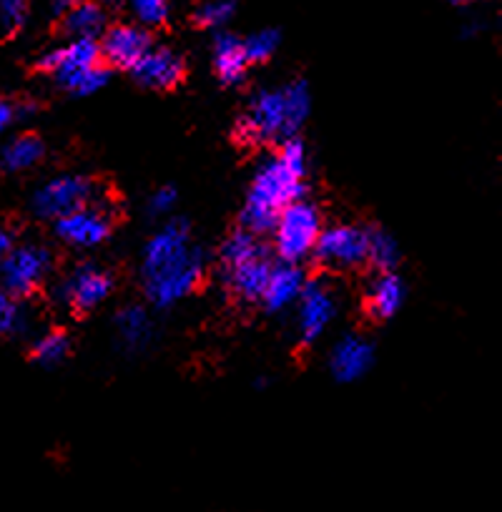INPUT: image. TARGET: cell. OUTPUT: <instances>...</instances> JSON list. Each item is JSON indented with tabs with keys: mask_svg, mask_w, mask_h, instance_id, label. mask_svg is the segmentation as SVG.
<instances>
[{
	"mask_svg": "<svg viewBox=\"0 0 502 512\" xmlns=\"http://www.w3.org/2000/svg\"><path fill=\"white\" fill-rule=\"evenodd\" d=\"M312 111V93L304 81L262 91L251 98L249 108L236 123V139L249 146H267L299 134Z\"/></svg>",
	"mask_w": 502,
	"mask_h": 512,
	"instance_id": "3",
	"label": "cell"
},
{
	"mask_svg": "<svg viewBox=\"0 0 502 512\" xmlns=\"http://www.w3.org/2000/svg\"><path fill=\"white\" fill-rule=\"evenodd\" d=\"M63 31L73 38H96L108 28L106 8L98 0H76L61 16Z\"/></svg>",
	"mask_w": 502,
	"mask_h": 512,
	"instance_id": "19",
	"label": "cell"
},
{
	"mask_svg": "<svg viewBox=\"0 0 502 512\" xmlns=\"http://www.w3.org/2000/svg\"><path fill=\"white\" fill-rule=\"evenodd\" d=\"M299 304V334L302 342L312 344L327 332L337 314V299L329 284L324 279H307L302 294L297 299Z\"/></svg>",
	"mask_w": 502,
	"mask_h": 512,
	"instance_id": "12",
	"label": "cell"
},
{
	"mask_svg": "<svg viewBox=\"0 0 502 512\" xmlns=\"http://www.w3.org/2000/svg\"><path fill=\"white\" fill-rule=\"evenodd\" d=\"M151 46L154 43H151L149 31L139 23H116V26L106 28L98 41L101 61L113 68H121V71H131Z\"/></svg>",
	"mask_w": 502,
	"mask_h": 512,
	"instance_id": "11",
	"label": "cell"
},
{
	"mask_svg": "<svg viewBox=\"0 0 502 512\" xmlns=\"http://www.w3.org/2000/svg\"><path fill=\"white\" fill-rule=\"evenodd\" d=\"M236 16V0H199L194 8V23L206 31H221Z\"/></svg>",
	"mask_w": 502,
	"mask_h": 512,
	"instance_id": "23",
	"label": "cell"
},
{
	"mask_svg": "<svg viewBox=\"0 0 502 512\" xmlns=\"http://www.w3.org/2000/svg\"><path fill=\"white\" fill-rule=\"evenodd\" d=\"M136 21L144 28L164 26L171 11V0H129Z\"/></svg>",
	"mask_w": 502,
	"mask_h": 512,
	"instance_id": "27",
	"label": "cell"
},
{
	"mask_svg": "<svg viewBox=\"0 0 502 512\" xmlns=\"http://www.w3.org/2000/svg\"><path fill=\"white\" fill-rule=\"evenodd\" d=\"M307 146L292 136L282 141V149L274 159L264 161L251 179L244 209H241V229L257 236L272 234L277 216L292 201L302 199L307 191Z\"/></svg>",
	"mask_w": 502,
	"mask_h": 512,
	"instance_id": "2",
	"label": "cell"
},
{
	"mask_svg": "<svg viewBox=\"0 0 502 512\" xmlns=\"http://www.w3.org/2000/svg\"><path fill=\"white\" fill-rule=\"evenodd\" d=\"M116 332L126 352H141V349L149 347L151 337H154V324H151L144 307L131 304L116 314Z\"/></svg>",
	"mask_w": 502,
	"mask_h": 512,
	"instance_id": "20",
	"label": "cell"
},
{
	"mask_svg": "<svg viewBox=\"0 0 502 512\" xmlns=\"http://www.w3.org/2000/svg\"><path fill=\"white\" fill-rule=\"evenodd\" d=\"M452 6H467V3H472V0H450Z\"/></svg>",
	"mask_w": 502,
	"mask_h": 512,
	"instance_id": "34",
	"label": "cell"
},
{
	"mask_svg": "<svg viewBox=\"0 0 502 512\" xmlns=\"http://www.w3.org/2000/svg\"><path fill=\"white\" fill-rule=\"evenodd\" d=\"M73 3H76V0H51L53 16H58V18L66 16V11L73 6Z\"/></svg>",
	"mask_w": 502,
	"mask_h": 512,
	"instance_id": "33",
	"label": "cell"
},
{
	"mask_svg": "<svg viewBox=\"0 0 502 512\" xmlns=\"http://www.w3.org/2000/svg\"><path fill=\"white\" fill-rule=\"evenodd\" d=\"M407 297L405 282L395 272H380L377 279L369 284L367 292V312L374 319H392L402 309Z\"/></svg>",
	"mask_w": 502,
	"mask_h": 512,
	"instance_id": "18",
	"label": "cell"
},
{
	"mask_svg": "<svg viewBox=\"0 0 502 512\" xmlns=\"http://www.w3.org/2000/svg\"><path fill=\"white\" fill-rule=\"evenodd\" d=\"M96 199H101L96 181L81 174H66L58 176V179H51L36 191V196H33V211L41 219L56 221L58 216L71 214V211L81 209V206L91 204Z\"/></svg>",
	"mask_w": 502,
	"mask_h": 512,
	"instance_id": "7",
	"label": "cell"
},
{
	"mask_svg": "<svg viewBox=\"0 0 502 512\" xmlns=\"http://www.w3.org/2000/svg\"><path fill=\"white\" fill-rule=\"evenodd\" d=\"M113 292V274L98 264H81L73 269L58 287V297L68 304V309L83 314L101 307Z\"/></svg>",
	"mask_w": 502,
	"mask_h": 512,
	"instance_id": "10",
	"label": "cell"
},
{
	"mask_svg": "<svg viewBox=\"0 0 502 512\" xmlns=\"http://www.w3.org/2000/svg\"><path fill=\"white\" fill-rule=\"evenodd\" d=\"M219 267L231 297L251 304L262 299L274 262L269 259V249L262 236L239 229L221 246Z\"/></svg>",
	"mask_w": 502,
	"mask_h": 512,
	"instance_id": "4",
	"label": "cell"
},
{
	"mask_svg": "<svg viewBox=\"0 0 502 512\" xmlns=\"http://www.w3.org/2000/svg\"><path fill=\"white\" fill-rule=\"evenodd\" d=\"M400 244L392 234L385 229H367V262L372 264L377 272H395L400 264Z\"/></svg>",
	"mask_w": 502,
	"mask_h": 512,
	"instance_id": "22",
	"label": "cell"
},
{
	"mask_svg": "<svg viewBox=\"0 0 502 512\" xmlns=\"http://www.w3.org/2000/svg\"><path fill=\"white\" fill-rule=\"evenodd\" d=\"M304 282H307V274H304L302 264H274L259 302L264 304L267 312H284V309H289L292 304H297L299 294H302L304 289Z\"/></svg>",
	"mask_w": 502,
	"mask_h": 512,
	"instance_id": "15",
	"label": "cell"
},
{
	"mask_svg": "<svg viewBox=\"0 0 502 512\" xmlns=\"http://www.w3.org/2000/svg\"><path fill=\"white\" fill-rule=\"evenodd\" d=\"M106 3H121V0H106Z\"/></svg>",
	"mask_w": 502,
	"mask_h": 512,
	"instance_id": "35",
	"label": "cell"
},
{
	"mask_svg": "<svg viewBox=\"0 0 502 512\" xmlns=\"http://www.w3.org/2000/svg\"><path fill=\"white\" fill-rule=\"evenodd\" d=\"M43 156H46V144L38 136L23 134L0 149V169L11 171V174L26 171L36 166Z\"/></svg>",
	"mask_w": 502,
	"mask_h": 512,
	"instance_id": "21",
	"label": "cell"
},
{
	"mask_svg": "<svg viewBox=\"0 0 502 512\" xmlns=\"http://www.w3.org/2000/svg\"><path fill=\"white\" fill-rule=\"evenodd\" d=\"M71 352V339L61 329H53V332L43 334L36 344H33V359L43 367H56Z\"/></svg>",
	"mask_w": 502,
	"mask_h": 512,
	"instance_id": "24",
	"label": "cell"
},
{
	"mask_svg": "<svg viewBox=\"0 0 502 512\" xmlns=\"http://www.w3.org/2000/svg\"><path fill=\"white\" fill-rule=\"evenodd\" d=\"M314 254L332 269H357L367 262V229L352 224H334L319 231Z\"/></svg>",
	"mask_w": 502,
	"mask_h": 512,
	"instance_id": "9",
	"label": "cell"
},
{
	"mask_svg": "<svg viewBox=\"0 0 502 512\" xmlns=\"http://www.w3.org/2000/svg\"><path fill=\"white\" fill-rule=\"evenodd\" d=\"M31 0H0V26L6 33H18L28 21Z\"/></svg>",
	"mask_w": 502,
	"mask_h": 512,
	"instance_id": "29",
	"label": "cell"
},
{
	"mask_svg": "<svg viewBox=\"0 0 502 512\" xmlns=\"http://www.w3.org/2000/svg\"><path fill=\"white\" fill-rule=\"evenodd\" d=\"M279 43H282V36H279V31H274V28H264V31L251 33V36L244 41V51H246V61H249V66L272 61Z\"/></svg>",
	"mask_w": 502,
	"mask_h": 512,
	"instance_id": "25",
	"label": "cell"
},
{
	"mask_svg": "<svg viewBox=\"0 0 502 512\" xmlns=\"http://www.w3.org/2000/svg\"><path fill=\"white\" fill-rule=\"evenodd\" d=\"M16 116H18V111H16V106H13V103L0 101V136L6 134L8 126L16 121Z\"/></svg>",
	"mask_w": 502,
	"mask_h": 512,
	"instance_id": "31",
	"label": "cell"
},
{
	"mask_svg": "<svg viewBox=\"0 0 502 512\" xmlns=\"http://www.w3.org/2000/svg\"><path fill=\"white\" fill-rule=\"evenodd\" d=\"M106 83H108V71L103 68V63H98V66L86 68V71L73 73V76H68L66 81H61L58 86H61L63 91L73 93V96H93V93L101 91Z\"/></svg>",
	"mask_w": 502,
	"mask_h": 512,
	"instance_id": "26",
	"label": "cell"
},
{
	"mask_svg": "<svg viewBox=\"0 0 502 512\" xmlns=\"http://www.w3.org/2000/svg\"><path fill=\"white\" fill-rule=\"evenodd\" d=\"M113 231V211L106 201L96 199L81 209L56 219V236L76 249H96Z\"/></svg>",
	"mask_w": 502,
	"mask_h": 512,
	"instance_id": "8",
	"label": "cell"
},
{
	"mask_svg": "<svg viewBox=\"0 0 502 512\" xmlns=\"http://www.w3.org/2000/svg\"><path fill=\"white\" fill-rule=\"evenodd\" d=\"M136 81L141 86L151 88V91H171V88L179 86L186 76V63L171 48L151 46L144 56L136 61V66L131 68Z\"/></svg>",
	"mask_w": 502,
	"mask_h": 512,
	"instance_id": "13",
	"label": "cell"
},
{
	"mask_svg": "<svg viewBox=\"0 0 502 512\" xmlns=\"http://www.w3.org/2000/svg\"><path fill=\"white\" fill-rule=\"evenodd\" d=\"M13 246H16L13 244V231L6 229V226H0V262L6 259Z\"/></svg>",
	"mask_w": 502,
	"mask_h": 512,
	"instance_id": "32",
	"label": "cell"
},
{
	"mask_svg": "<svg viewBox=\"0 0 502 512\" xmlns=\"http://www.w3.org/2000/svg\"><path fill=\"white\" fill-rule=\"evenodd\" d=\"M319 231H322V216L319 209L309 201L297 199L277 216L272 236L274 251L282 262L302 264L314 254Z\"/></svg>",
	"mask_w": 502,
	"mask_h": 512,
	"instance_id": "5",
	"label": "cell"
},
{
	"mask_svg": "<svg viewBox=\"0 0 502 512\" xmlns=\"http://www.w3.org/2000/svg\"><path fill=\"white\" fill-rule=\"evenodd\" d=\"M374 364V347L359 334H347L342 342L334 347L332 362H329V369H332L334 379L337 382H357L364 374L369 372V367Z\"/></svg>",
	"mask_w": 502,
	"mask_h": 512,
	"instance_id": "16",
	"label": "cell"
},
{
	"mask_svg": "<svg viewBox=\"0 0 502 512\" xmlns=\"http://www.w3.org/2000/svg\"><path fill=\"white\" fill-rule=\"evenodd\" d=\"M53 254L43 244L13 246L8 256L0 262V287L11 297L21 299L36 292L51 274Z\"/></svg>",
	"mask_w": 502,
	"mask_h": 512,
	"instance_id": "6",
	"label": "cell"
},
{
	"mask_svg": "<svg viewBox=\"0 0 502 512\" xmlns=\"http://www.w3.org/2000/svg\"><path fill=\"white\" fill-rule=\"evenodd\" d=\"M101 61V48L96 38H71L66 46L53 48L38 61V68L51 73L58 83L66 81L73 73H81L86 68L98 66Z\"/></svg>",
	"mask_w": 502,
	"mask_h": 512,
	"instance_id": "14",
	"label": "cell"
},
{
	"mask_svg": "<svg viewBox=\"0 0 502 512\" xmlns=\"http://www.w3.org/2000/svg\"><path fill=\"white\" fill-rule=\"evenodd\" d=\"M26 329V314L16 297L0 287V334H21Z\"/></svg>",
	"mask_w": 502,
	"mask_h": 512,
	"instance_id": "28",
	"label": "cell"
},
{
	"mask_svg": "<svg viewBox=\"0 0 502 512\" xmlns=\"http://www.w3.org/2000/svg\"><path fill=\"white\" fill-rule=\"evenodd\" d=\"M214 71L224 86H239L249 71L244 41L234 33L221 31L214 38Z\"/></svg>",
	"mask_w": 502,
	"mask_h": 512,
	"instance_id": "17",
	"label": "cell"
},
{
	"mask_svg": "<svg viewBox=\"0 0 502 512\" xmlns=\"http://www.w3.org/2000/svg\"><path fill=\"white\" fill-rule=\"evenodd\" d=\"M174 206H176V189H171V186H161V189H156L154 194H151L149 209L154 211L156 216L171 214Z\"/></svg>",
	"mask_w": 502,
	"mask_h": 512,
	"instance_id": "30",
	"label": "cell"
},
{
	"mask_svg": "<svg viewBox=\"0 0 502 512\" xmlns=\"http://www.w3.org/2000/svg\"><path fill=\"white\" fill-rule=\"evenodd\" d=\"M204 272V254L191 244V231L184 219H171L146 244L141 279L146 297L156 309H169L189 297L204 279Z\"/></svg>",
	"mask_w": 502,
	"mask_h": 512,
	"instance_id": "1",
	"label": "cell"
}]
</instances>
